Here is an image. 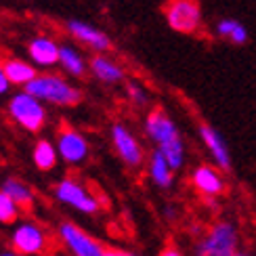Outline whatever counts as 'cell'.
I'll list each match as a JSON object with an SVG mask.
<instances>
[{"label":"cell","instance_id":"obj_1","mask_svg":"<svg viewBox=\"0 0 256 256\" xmlns=\"http://www.w3.org/2000/svg\"><path fill=\"white\" fill-rule=\"evenodd\" d=\"M242 229L233 218H216L202 229L191 246V256H231L242 250Z\"/></svg>","mask_w":256,"mask_h":256},{"label":"cell","instance_id":"obj_2","mask_svg":"<svg viewBox=\"0 0 256 256\" xmlns=\"http://www.w3.org/2000/svg\"><path fill=\"white\" fill-rule=\"evenodd\" d=\"M26 90L52 108H76L84 97L76 84L68 80L66 74L57 72H38V76L28 84Z\"/></svg>","mask_w":256,"mask_h":256},{"label":"cell","instance_id":"obj_3","mask_svg":"<svg viewBox=\"0 0 256 256\" xmlns=\"http://www.w3.org/2000/svg\"><path fill=\"white\" fill-rule=\"evenodd\" d=\"M6 114L13 124H17L21 130L38 134L48 122V112L46 105L40 99H36L32 92L21 88L13 92L6 101Z\"/></svg>","mask_w":256,"mask_h":256},{"label":"cell","instance_id":"obj_4","mask_svg":"<svg viewBox=\"0 0 256 256\" xmlns=\"http://www.w3.org/2000/svg\"><path fill=\"white\" fill-rule=\"evenodd\" d=\"M52 198L59 204L68 206L72 210L80 212V214H97L101 210V200L92 194V191L76 176H63L52 185Z\"/></svg>","mask_w":256,"mask_h":256},{"label":"cell","instance_id":"obj_5","mask_svg":"<svg viewBox=\"0 0 256 256\" xmlns=\"http://www.w3.org/2000/svg\"><path fill=\"white\" fill-rule=\"evenodd\" d=\"M50 233L38 220H17L10 231V248L21 256H40L50 248Z\"/></svg>","mask_w":256,"mask_h":256},{"label":"cell","instance_id":"obj_6","mask_svg":"<svg viewBox=\"0 0 256 256\" xmlns=\"http://www.w3.org/2000/svg\"><path fill=\"white\" fill-rule=\"evenodd\" d=\"M164 19L170 30L185 36H196L204 30L200 0H166Z\"/></svg>","mask_w":256,"mask_h":256},{"label":"cell","instance_id":"obj_7","mask_svg":"<svg viewBox=\"0 0 256 256\" xmlns=\"http://www.w3.org/2000/svg\"><path fill=\"white\" fill-rule=\"evenodd\" d=\"M110 138H112V147L116 156L120 158V162L128 166L130 170L143 168L147 162L145 156V147L138 141V136L130 130V126L124 122H114L110 126Z\"/></svg>","mask_w":256,"mask_h":256},{"label":"cell","instance_id":"obj_8","mask_svg":"<svg viewBox=\"0 0 256 256\" xmlns=\"http://www.w3.org/2000/svg\"><path fill=\"white\" fill-rule=\"evenodd\" d=\"M57 240L70 256H103L108 250L97 238L72 220H61L57 225Z\"/></svg>","mask_w":256,"mask_h":256},{"label":"cell","instance_id":"obj_9","mask_svg":"<svg viewBox=\"0 0 256 256\" xmlns=\"http://www.w3.org/2000/svg\"><path fill=\"white\" fill-rule=\"evenodd\" d=\"M55 145L59 160L66 162L68 166H82L90 158V143L84 132L78 128L63 124L57 134H55Z\"/></svg>","mask_w":256,"mask_h":256},{"label":"cell","instance_id":"obj_10","mask_svg":"<svg viewBox=\"0 0 256 256\" xmlns=\"http://www.w3.org/2000/svg\"><path fill=\"white\" fill-rule=\"evenodd\" d=\"M189 185L202 200H216L227 194V180L214 164H196L189 172Z\"/></svg>","mask_w":256,"mask_h":256},{"label":"cell","instance_id":"obj_11","mask_svg":"<svg viewBox=\"0 0 256 256\" xmlns=\"http://www.w3.org/2000/svg\"><path fill=\"white\" fill-rule=\"evenodd\" d=\"M143 134L154 147H162L168 141H174L180 136V130L172 116L166 114L162 108H154L143 118Z\"/></svg>","mask_w":256,"mask_h":256},{"label":"cell","instance_id":"obj_12","mask_svg":"<svg viewBox=\"0 0 256 256\" xmlns=\"http://www.w3.org/2000/svg\"><path fill=\"white\" fill-rule=\"evenodd\" d=\"M66 32L68 36H72L78 44L86 46L92 52H110L112 50V38L108 36V32L99 30L97 26L88 24L82 19H68L66 21Z\"/></svg>","mask_w":256,"mask_h":256},{"label":"cell","instance_id":"obj_13","mask_svg":"<svg viewBox=\"0 0 256 256\" xmlns=\"http://www.w3.org/2000/svg\"><path fill=\"white\" fill-rule=\"evenodd\" d=\"M198 136L202 145H204L206 154L210 158V162L214 164L216 168H220L222 172H229L231 166H233V160H231V152H229V145L214 126H210L206 122H202L198 126Z\"/></svg>","mask_w":256,"mask_h":256},{"label":"cell","instance_id":"obj_14","mask_svg":"<svg viewBox=\"0 0 256 256\" xmlns=\"http://www.w3.org/2000/svg\"><path fill=\"white\" fill-rule=\"evenodd\" d=\"M88 74L108 86H116V84L126 82V70L120 61H116L108 52H94L88 59Z\"/></svg>","mask_w":256,"mask_h":256},{"label":"cell","instance_id":"obj_15","mask_svg":"<svg viewBox=\"0 0 256 256\" xmlns=\"http://www.w3.org/2000/svg\"><path fill=\"white\" fill-rule=\"evenodd\" d=\"M59 46L61 42H57L48 34H38L28 42V57L40 70H50L57 68L59 63Z\"/></svg>","mask_w":256,"mask_h":256},{"label":"cell","instance_id":"obj_16","mask_svg":"<svg viewBox=\"0 0 256 256\" xmlns=\"http://www.w3.org/2000/svg\"><path fill=\"white\" fill-rule=\"evenodd\" d=\"M145 170H147V178L152 180V185L160 191H170L176 183V172L156 147H154V152L147 156Z\"/></svg>","mask_w":256,"mask_h":256},{"label":"cell","instance_id":"obj_17","mask_svg":"<svg viewBox=\"0 0 256 256\" xmlns=\"http://www.w3.org/2000/svg\"><path fill=\"white\" fill-rule=\"evenodd\" d=\"M61 72L70 78H84L88 74V61L82 55V50L74 44H61L59 46V63Z\"/></svg>","mask_w":256,"mask_h":256},{"label":"cell","instance_id":"obj_18","mask_svg":"<svg viewBox=\"0 0 256 256\" xmlns=\"http://www.w3.org/2000/svg\"><path fill=\"white\" fill-rule=\"evenodd\" d=\"M4 72H6V78L13 86H21L26 88L28 84L38 76V68L34 66L32 61L26 59H19V57H8L2 61Z\"/></svg>","mask_w":256,"mask_h":256},{"label":"cell","instance_id":"obj_19","mask_svg":"<svg viewBox=\"0 0 256 256\" xmlns=\"http://www.w3.org/2000/svg\"><path fill=\"white\" fill-rule=\"evenodd\" d=\"M0 189L4 191L6 196H10L15 200V204L21 208V210H32L36 204V194L24 178L19 176H6L2 183H0Z\"/></svg>","mask_w":256,"mask_h":256},{"label":"cell","instance_id":"obj_20","mask_svg":"<svg viewBox=\"0 0 256 256\" xmlns=\"http://www.w3.org/2000/svg\"><path fill=\"white\" fill-rule=\"evenodd\" d=\"M32 162L40 170V172H50L55 170L59 164V154H57V145L50 138H38L32 147Z\"/></svg>","mask_w":256,"mask_h":256},{"label":"cell","instance_id":"obj_21","mask_svg":"<svg viewBox=\"0 0 256 256\" xmlns=\"http://www.w3.org/2000/svg\"><path fill=\"white\" fill-rule=\"evenodd\" d=\"M214 36L225 42H231V44H246L248 28L233 17H222L214 24Z\"/></svg>","mask_w":256,"mask_h":256},{"label":"cell","instance_id":"obj_22","mask_svg":"<svg viewBox=\"0 0 256 256\" xmlns=\"http://www.w3.org/2000/svg\"><path fill=\"white\" fill-rule=\"evenodd\" d=\"M124 92H126L128 103H130L134 110H145V108H149V103H152V94H149L147 86L138 80H128L126 78Z\"/></svg>","mask_w":256,"mask_h":256},{"label":"cell","instance_id":"obj_23","mask_svg":"<svg viewBox=\"0 0 256 256\" xmlns=\"http://www.w3.org/2000/svg\"><path fill=\"white\" fill-rule=\"evenodd\" d=\"M19 218H21V208L15 204L13 198L0 189V225H15Z\"/></svg>","mask_w":256,"mask_h":256},{"label":"cell","instance_id":"obj_24","mask_svg":"<svg viewBox=\"0 0 256 256\" xmlns=\"http://www.w3.org/2000/svg\"><path fill=\"white\" fill-rule=\"evenodd\" d=\"M10 88H13V84L8 82L4 66H2V61H0V97H6V94L10 92Z\"/></svg>","mask_w":256,"mask_h":256},{"label":"cell","instance_id":"obj_25","mask_svg":"<svg viewBox=\"0 0 256 256\" xmlns=\"http://www.w3.org/2000/svg\"><path fill=\"white\" fill-rule=\"evenodd\" d=\"M162 216H164V220H168V222L178 220V208H176L174 204H168V206H164V210H162Z\"/></svg>","mask_w":256,"mask_h":256},{"label":"cell","instance_id":"obj_26","mask_svg":"<svg viewBox=\"0 0 256 256\" xmlns=\"http://www.w3.org/2000/svg\"><path fill=\"white\" fill-rule=\"evenodd\" d=\"M158 256H185V254H183V250H180L178 246H174V244H172V246H166V248L160 250Z\"/></svg>","mask_w":256,"mask_h":256},{"label":"cell","instance_id":"obj_27","mask_svg":"<svg viewBox=\"0 0 256 256\" xmlns=\"http://www.w3.org/2000/svg\"><path fill=\"white\" fill-rule=\"evenodd\" d=\"M103 256H122V250H105V254Z\"/></svg>","mask_w":256,"mask_h":256},{"label":"cell","instance_id":"obj_28","mask_svg":"<svg viewBox=\"0 0 256 256\" xmlns=\"http://www.w3.org/2000/svg\"><path fill=\"white\" fill-rule=\"evenodd\" d=\"M0 256H21L19 252H15L13 248H10V250H4V252H0Z\"/></svg>","mask_w":256,"mask_h":256},{"label":"cell","instance_id":"obj_29","mask_svg":"<svg viewBox=\"0 0 256 256\" xmlns=\"http://www.w3.org/2000/svg\"><path fill=\"white\" fill-rule=\"evenodd\" d=\"M231 256H252V254H250L248 250H238L236 254H231Z\"/></svg>","mask_w":256,"mask_h":256},{"label":"cell","instance_id":"obj_30","mask_svg":"<svg viewBox=\"0 0 256 256\" xmlns=\"http://www.w3.org/2000/svg\"><path fill=\"white\" fill-rule=\"evenodd\" d=\"M122 256H141V254H136V252H122Z\"/></svg>","mask_w":256,"mask_h":256}]
</instances>
